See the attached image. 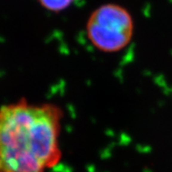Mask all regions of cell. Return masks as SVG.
I'll use <instances>...</instances> for the list:
<instances>
[{
	"instance_id": "6da1fadb",
	"label": "cell",
	"mask_w": 172,
	"mask_h": 172,
	"mask_svg": "<svg viewBox=\"0 0 172 172\" xmlns=\"http://www.w3.org/2000/svg\"><path fill=\"white\" fill-rule=\"evenodd\" d=\"M63 110L21 99L0 107V172H45L61 162Z\"/></svg>"
},
{
	"instance_id": "7a4b0ae2",
	"label": "cell",
	"mask_w": 172,
	"mask_h": 172,
	"mask_svg": "<svg viewBox=\"0 0 172 172\" xmlns=\"http://www.w3.org/2000/svg\"><path fill=\"white\" fill-rule=\"evenodd\" d=\"M85 30L88 40L97 50L114 53L130 44L134 33V21L126 7L107 3L90 13Z\"/></svg>"
},
{
	"instance_id": "3957f363",
	"label": "cell",
	"mask_w": 172,
	"mask_h": 172,
	"mask_svg": "<svg viewBox=\"0 0 172 172\" xmlns=\"http://www.w3.org/2000/svg\"><path fill=\"white\" fill-rule=\"evenodd\" d=\"M74 2L75 0H38V3L42 8L54 13H59L67 10Z\"/></svg>"
}]
</instances>
